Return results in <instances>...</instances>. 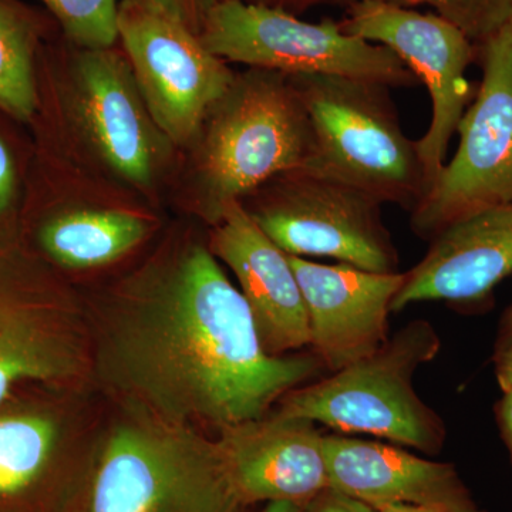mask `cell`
<instances>
[{"label": "cell", "instance_id": "cell-1", "mask_svg": "<svg viewBox=\"0 0 512 512\" xmlns=\"http://www.w3.org/2000/svg\"><path fill=\"white\" fill-rule=\"evenodd\" d=\"M107 362L165 423L220 430L262 419L323 367L316 355H269L244 295L200 247L124 313Z\"/></svg>", "mask_w": 512, "mask_h": 512}, {"label": "cell", "instance_id": "cell-2", "mask_svg": "<svg viewBox=\"0 0 512 512\" xmlns=\"http://www.w3.org/2000/svg\"><path fill=\"white\" fill-rule=\"evenodd\" d=\"M313 138L308 170L412 212L430 191L417 141L400 126L390 87L325 74L289 76Z\"/></svg>", "mask_w": 512, "mask_h": 512}, {"label": "cell", "instance_id": "cell-3", "mask_svg": "<svg viewBox=\"0 0 512 512\" xmlns=\"http://www.w3.org/2000/svg\"><path fill=\"white\" fill-rule=\"evenodd\" d=\"M440 346L430 322L413 320L372 356L286 393L276 413L437 454L446 441V426L420 399L413 382L417 370L439 355Z\"/></svg>", "mask_w": 512, "mask_h": 512}, {"label": "cell", "instance_id": "cell-4", "mask_svg": "<svg viewBox=\"0 0 512 512\" xmlns=\"http://www.w3.org/2000/svg\"><path fill=\"white\" fill-rule=\"evenodd\" d=\"M207 120L200 174L215 221L229 202L244 201L272 178L311 165V123L284 73L251 67L235 77Z\"/></svg>", "mask_w": 512, "mask_h": 512}, {"label": "cell", "instance_id": "cell-5", "mask_svg": "<svg viewBox=\"0 0 512 512\" xmlns=\"http://www.w3.org/2000/svg\"><path fill=\"white\" fill-rule=\"evenodd\" d=\"M165 424H131L111 436L87 512L247 511L217 441Z\"/></svg>", "mask_w": 512, "mask_h": 512}, {"label": "cell", "instance_id": "cell-6", "mask_svg": "<svg viewBox=\"0 0 512 512\" xmlns=\"http://www.w3.org/2000/svg\"><path fill=\"white\" fill-rule=\"evenodd\" d=\"M220 59L286 76L325 74L416 87V74L389 47L349 35L332 19L309 23L285 10L242 0H217L200 29Z\"/></svg>", "mask_w": 512, "mask_h": 512}, {"label": "cell", "instance_id": "cell-7", "mask_svg": "<svg viewBox=\"0 0 512 512\" xmlns=\"http://www.w3.org/2000/svg\"><path fill=\"white\" fill-rule=\"evenodd\" d=\"M247 198L252 205L241 202L245 210L285 254L326 256L377 274L399 272L382 202L352 185L295 170Z\"/></svg>", "mask_w": 512, "mask_h": 512}, {"label": "cell", "instance_id": "cell-8", "mask_svg": "<svg viewBox=\"0 0 512 512\" xmlns=\"http://www.w3.org/2000/svg\"><path fill=\"white\" fill-rule=\"evenodd\" d=\"M477 50L483 80L458 124L456 156L410 212L413 231L430 241L454 222L512 202V20Z\"/></svg>", "mask_w": 512, "mask_h": 512}, {"label": "cell", "instance_id": "cell-9", "mask_svg": "<svg viewBox=\"0 0 512 512\" xmlns=\"http://www.w3.org/2000/svg\"><path fill=\"white\" fill-rule=\"evenodd\" d=\"M117 29L154 124L174 143H188L227 94L234 73L156 0H123Z\"/></svg>", "mask_w": 512, "mask_h": 512}, {"label": "cell", "instance_id": "cell-10", "mask_svg": "<svg viewBox=\"0 0 512 512\" xmlns=\"http://www.w3.org/2000/svg\"><path fill=\"white\" fill-rule=\"evenodd\" d=\"M340 28L389 47L429 90L430 127L417 140V147L431 188L443 168L448 144L474 97L466 70L477 60V46L439 15L382 0L350 3Z\"/></svg>", "mask_w": 512, "mask_h": 512}, {"label": "cell", "instance_id": "cell-11", "mask_svg": "<svg viewBox=\"0 0 512 512\" xmlns=\"http://www.w3.org/2000/svg\"><path fill=\"white\" fill-rule=\"evenodd\" d=\"M308 312L311 346L335 373L372 356L389 339V315L406 272L377 274L289 255Z\"/></svg>", "mask_w": 512, "mask_h": 512}, {"label": "cell", "instance_id": "cell-12", "mask_svg": "<svg viewBox=\"0 0 512 512\" xmlns=\"http://www.w3.org/2000/svg\"><path fill=\"white\" fill-rule=\"evenodd\" d=\"M210 251L237 276L269 355L284 356L311 346L308 312L289 255L259 228L241 202H229L218 215Z\"/></svg>", "mask_w": 512, "mask_h": 512}, {"label": "cell", "instance_id": "cell-13", "mask_svg": "<svg viewBox=\"0 0 512 512\" xmlns=\"http://www.w3.org/2000/svg\"><path fill=\"white\" fill-rule=\"evenodd\" d=\"M323 437L313 421L275 412L221 430L217 444L245 503L303 505L330 487Z\"/></svg>", "mask_w": 512, "mask_h": 512}, {"label": "cell", "instance_id": "cell-14", "mask_svg": "<svg viewBox=\"0 0 512 512\" xmlns=\"http://www.w3.org/2000/svg\"><path fill=\"white\" fill-rule=\"evenodd\" d=\"M323 446L330 487L375 510L412 505L433 512H485L453 464L342 434L323 437Z\"/></svg>", "mask_w": 512, "mask_h": 512}, {"label": "cell", "instance_id": "cell-15", "mask_svg": "<svg viewBox=\"0 0 512 512\" xmlns=\"http://www.w3.org/2000/svg\"><path fill=\"white\" fill-rule=\"evenodd\" d=\"M512 274V202L451 224L406 272L392 312L413 303H478Z\"/></svg>", "mask_w": 512, "mask_h": 512}, {"label": "cell", "instance_id": "cell-16", "mask_svg": "<svg viewBox=\"0 0 512 512\" xmlns=\"http://www.w3.org/2000/svg\"><path fill=\"white\" fill-rule=\"evenodd\" d=\"M77 83L84 124L101 156L131 183H150L157 126L128 63L110 49L86 50Z\"/></svg>", "mask_w": 512, "mask_h": 512}, {"label": "cell", "instance_id": "cell-17", "mask_svg": "<svg viewBox=\"0 0 512 512\" xmlns=\"http://www.w3.org/2000/svg\"><path fill=\"white\" fill-rule=\"evenodd\" d=\"M80 362L66 316L0 258V404L19 383L66 379Z\"/></svg>", "mask_w": 512, "mask_h": 512}, {"label": "cell", "instance_id": "cell-18", "mask_svg": "<svg viewBox=\"0 0 512 512\" xmlns=\"http://www.w3.org/2000/svg\"><path fill=\"white\" fill-rule=\"evenodd\" d=\"M147 224L121 211H74L47 222L40 242L67 268H93L116 261L146 237Z\"/></svg>", "mask_w": 512, "mask_h": 512}, {"label": "cell", "instance_id": "cell-19", "mask_svg": "<svg viewBox=\"0 0 512 512\" xmlns=\"http://www.w3.org/2000/svg\"><path fill=\"white\" fill-rule=\"evenodd\" d=\"M55 443V424L45 417H0V497L28 490L42 476Z\"/></svg>", "mask_w": 512, "mask_h": 512}, {"label": "cell", "instance_id": "cell-20", "mask_svg": "<svg viewBox=\"0 0 512 512\" xmlns=\"http://www.w3.org/2000/svg\"><path fill=\"white\" fill-rule=\"evenodd\" d=\"M36 106L32 28L18 10L0 0V110L28 121Z\"/></svg>", "mask_w": 512, "mask_h": 512}, {"label": "cell", "instance_id": "cell-21", "mask_svg": "<svg viewBox=\"0 0 512 512\" xmlns=\"http://www.w3.org/2000/svg\"><path fill=\"white\" fill-rule=\"evenodd\" d=\"M66 35L86 50L110 49L119 39L117 0H42Z\"/></svg>", "mask_w": 512, "mask_h": 512}, {"label": "cell", "instance_id": "cell-22", "mask_svg": "<svg viewBox=\"0 0 512 512\" xmlns=\"http://www.w3.org/2000/svg\"><path fill=\"white\" fill-rule=\"evenodd\" d=\"M400 8L427 5L474 45H484L512 20V0H382Z\"/></svg>", "mask_w": 512, "mask_h": 512}, {"label": "cell", "instance_id": "cell-23", "mask_svg": "<svg viewBox=\"0 0 512 512\" xmlns=\"http://www.w3.org/2000/svg\"><path fill=\"white\" fill-rule=\"evenodd\" d=\"M299 512H376L370 507L350 495L329 487L320 491L301 507Z\"/></svg>", "mask_w": 512, "mask_h": 512}, {"label": "cell", "instance_id": "cell-24", "mask_svg": "<svg viewBox=\"0 0 512 512\" xmlns=\"http://www.w3.org/2000/svg\"><path fill=\"white\" fill-rule=\"evenodd\" d=\"M156 2L168 12L178 16L191 29L194 26L195 32L200 33L202 20L217 0H156Z\"/></svg>", "mask_w": 512, "mask_h": 512}, {"label": "cell", "instance_id": "cell-25", "mask_svg": "<svg viewBox=\"0 0 512 512\" xmlns=\"http://www.w3.org/2000/svg\"><path fill=\"white\" fill-rule=\"evenodd\" d=\"M15 165L8 147L0 140V214L8 210L15 194Z\"/></svg>", "mask_w": 512, "mask_h": 512}, {"label": "cell", "instance_id": "cell-26", "mask_svg": "<svg viewBox=\"0 0 512 512\" xmlns=\"http://www.w3.org/2000/svg\"><path fill=\"white\" fill-rule=\"evenodd\" d=\"M495 376L503 392L512 390V335L498 338L494 355Z\"/></svg>", "mask_w": 512, "mask_h": 512}, {"label": "cell", "instance_id": "cell-27", "mask_svg": "<svg viewBox=\"0 0 512 512\" xmlns=\"http://www.w3.org/2000/svg\"><path fill=\"white\" fill-rule=\"evenodd\" d=\"M242 2L281 9L295 15V13L303 12V10L312 8V6L323 5V3H339V5L349 6L355 0H242Z\"/></svg>", "mask_w": 512, "mask_h": 512}, {"label": "cell", "instance_id": "cell-28", "mask_svg": "<svg viewBox=\"0 0 512 512\" xmlns=\"http://www.w3.org/2000/svg\"><path fill=\"white\" fill-rule=\"evenodd\" d=\"M495 416L512 461V390L503 392V397L495 406Z\"/></svg>", "mask_w": 512, "mask_h": 512}, {"label": "cell", "instance_id": "cell-29", "mask_svg": "<svg viewBox=\"0 0 512 512\" xmlns=\"http://www.w3.org/2000/svg\"><path fill=\"white\" fill-rule=\"evenodd\" d=\"M301 504L291 503V501H271L266 503L262 512H299Z\"/></svg>", "mask_w": 512, "mask_h": 512}, {"label": "cell", "instance_id": "cell-30", "mask_svg": "<svg viewBox=\"0 0 512 512\" xmlns=\"http://www.w3.org/2000/svg\"><path fill=\"white\" fill-rule=\"evenodd\" d=\"M512 335V305L505 311L503 319H501L500 336L498 338H505V336Z\"/></svg>", "mask_w": 512, "mask_h": 512}, {"label": "cell", "instance_id": "cell-31", "mask_svg": "<svg viewBox=\"0 0 512 512\" xmlns=\"http://www.w3.org/2000/svg\"><path fill=\"white\" fill-rule=\"evenodd\" d=\"M376 512H433L424 510V508L412 507V505H389V507L379 508Z\"/></svg>", "mask_w": 512, "mask_h": 512}]
</instances>
